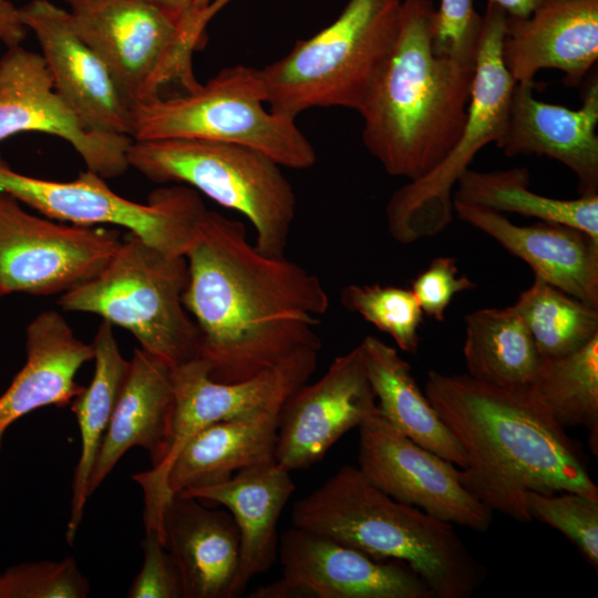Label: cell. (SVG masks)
I'll return each mask as SVG.
<instances>
[{
	"instance_id": "obj_1",
	"label": "cell",
	"mask_w": 598,
	"mask_h": 598,
	"mask_svg": "<svg viewBox=\"0 0 598 598\" xmlns=\"http://www.w3.org/2000/svg\"><path fill=\"white\" fill-rule=\"evenodd\" d=\"M185 257L183 303L214 380L244 381L321 348L315 328L330 303L321 281L283 256L260 252L241 221L206 209Z\"/></svg>"
},
{
	"instance_id": "obj_2",
	"label": "cell",
	"mask_w": 598,
	"mask_h": 598,
	"mask_svg": "<svg viewBox=\"0 0 598 598\" xmlns=\"http://www.w3.org/2000/svg\"><path fill=\"white\" fill-rule=\"evenodd\" d=\"M424 394L465 453L460 483L492 511L530 522L529 491L598 501L584 454L534 385L499 386L431 370Z\"/></svg>"
},
{
	"instance_id": "obj_3",
	"label": "cell",
	"mask_w": 598,
	"mask_h": 598,
	"mask_svg": "<svg viewBox=\"0 0 598 598\" xmlns=\"http://www.w3.org/2000/svg\"><path fill=\"white\" fill-rule=\"evenodd\" d=\"M434 7L402 1L399 31L362 107V140L392 176L414 181L452 150L467 118L475 63L437 55Z\"/></svg>"
},
{
	"instance_id": "obj_4",
	"label": "cell",
	"mask_w": 598,
	"mask_h": 598,
	"mask_svg": "<svg viewBox=\"0 0 598 598\" xmlns=\"http://www.w3.org/2000/svg\"><path fill=\"white\" fill-rule=\"evenodd\" d=\"M291 522L372 557L405 563L434 598H470L486 577L454 525L390 497L354 466L340 467L298 499Z\"/></svg>"
},
{
	"instance_id": "obj_5",
	"label": "cell",
	"mask_w": 598,
	"mask_h": 598,
	"mask_svg": "<svg viewBox=\"0 0 598 598\" xmlns=\"http://www.w3.org/2000/svg\"><path fill=\"white\" fill-rule=\"evenodd\" d=\"M402 0H349L340 16L259 69L269 110L295 118L313 107H362L395 42Z\"/></svg>"
},
{
	"instance_id": "obj_6",
	"label": "cell",
	"mask_w": 598,
	"mask_h": 598,
	"mask_svg": "<svg viewBox=\"0 0 598 598\" xmlns=\"http://www.w3.org/2000/svg\"><path fill=\"white\" fill-rule=\"evenodd\" d=\"M264 103L259 69L225 68L204 84L131 106V137L231 143L258 151L283 167H312L316 151L295 118L266 110Z\"/></svg>"
},
{
	"instance_id": "obj_7",
	"label": "cell",
	"mask_w": 598,
	"mask_h": 598,
	"mask_svg": "<svg viewBox=\"0 0 598 598\" xmlns=\"http://www.w3.org/2000/svg\"><path fill=\"white\" fill-rule=\"evenodd\" d=\"M185 256L167 254L128 231L92 279L60 296L64 311L100 316L141 348L176 367L199 357L200 333L184 307Z\"/></svg>"
},
{
	"instance_id": "obj_8",
	"label": "cell",
	"mask_w": 598,
	"mask_h": 598,
	"mask_svg": "<svg viewBox=\"0 0 598 598\" xmlns=\"http://www.w3.org/2000/svg\"><path fill=\"white\" fill-rule=\"evenodd\" d=\"M130 167L158 184L186 185L243 214L256 230V248L281 257L296 214V195L275 161L223 142L171 138L134 141Z\"/></svg>"
},
{
	"instance_id": "obj_9",
	"label": "cell",
	"mask_w": 598,
	"mask_h": 598,
	"mask_svg": "<svg viewBox=\"0 0 598 598\" xmlns=\"http://www.w3.org/2000/svg\"><path fill=\"white\" fill-rule=\"evenodd\" d=\"M63 1L130 107L162 95L172 83L183 90L198 83L193 54L206 42V27L195 14L177 22L147 0Z\"/></svg>"
},
{
	"instance_id": "obj_10",
	"label": "cell",
	"mask_w": 598,
	"mask_h": 598,
	"mask_svg": "<svg viewBox=\"0 0 598 598\" xmlns=\"http://www.w3.org/2000/svg\"><path fill=\"white\" fill-rule=\"evenodd\" d=\"M507 14L487 1L475 61L467 118L461 136L430 173L396 189L386 208L391 236L411 244L443 231L452 221V188L475 155L504 133L516 82L502 55Z\"/></svg>"
},
{
	"instance_id": "obj_11",
	"label": "cell",
	"mask_w": 598,
	"mask_h": 598,
	"mask_svg": "<svg viewBox=\"0 0 598 598\" xmlns=\"http://www.w3.org/2000/svg\"><path fill=\"white\" fill-rule=\"evenodd\" d=\"M0 189L52 220L122 227L178 256L186 255L207 209L199 193L186 185L159 187L141 204L116 194L92 171L68 182L37 178L14 171L1 155Z\"/></svg>"
},
{
	"instance_id": "obj_12",
	"label": "cell",
	"mask_w": 598,
	"mask_h": 598,
	"mask_svg": "<svg viewBox=\"0 0 598 598\" xmlns=\"http://www.w3.org/2000/svg\"><path fill=\"white\" fill-rule=\"evenodd\" d=\"M319 351L306 348L277 367L239 382L214 380L209 363L202 358L172 368L174 402L164 455L151 470L132 476L144 494L145 527L162 533L163 511L171 498L166 492V474L183 445L213 423L249 416L283 403L310 379Z\"/></svg>"
},
{
	"instance_id": "obj_13",
	"label": "cell",
	"mask_w": 598,
	"mask_h": 598,
	"mask_svg": "<svg viewBox=\"0 0 598 598\" xmlns=\"http://www.w3.org/2000/svg\"><path fill=\"white\" fill-rule=\"evenodd\" d=\"M122 241L116 227L66 225L30 214L0 189V292L52 296L95 277Z\"/></svg>"
},
{
	"instance_id": "obj_14",
	"label": "cell",
	"mask_w": 598,
	"mask_h": 598,
	"mask_svg": "<svg viewBox=\"0 0 598 598\" xmlns=\"http://www.w3.org/2000/svg\"><path fill=\"white\" fill-rule=\"evenodd\" d=\"M358 427V468L371 484L443 522L488 530L493 511L462 486L454 464L405 436L378 408Z\"/></svg>"
},
{
	"instance_id": "obj_15",
	"label": "cell",
	"mask_w": 598,
	"mask_h": 598,
	"mask_svg": "<svg viewBox=\"0 0 598 598\" xmlns=\"http://www.w3.org/2000/svg\"><path fill=\"white\" fill-rule=\"evenodd\" d=\"M23 132L64 140L86 169L105 179L130 167L133 138L87 127L55 90L43 56L20 44L7 48L0 58V143Z\"/></svg>"
},
{
	"instance_id": "obj_16",
	"label": "cell",
	"mask_w": 598,
	"mask_h": 598,
	"mask_svg": "<svg viewBox=\"0 0 598 598\" xmlns=\"http://www.w3.org/2000/svg\"><path fill=\"white\" fill-rule=\"evenodd\" d=\"M377 408L358 344L337 357L318 381L305 383L286 400L278 420L277 463L289 472L312 466Z\"/></svg>"
},
{
	"instance_id": "obj_17",
	"label": "cell",
	"mask_w": 598,
	"mask_h": 598,
	"mask_svg": "<svg viewBox=\"0 0 598 598\" xmlns=\"http://www.w3.org/2000/svg\"><path fill=\"white\" fill-rule=\"evenodd\" d=\"M278 559L281 579L297 598H434L405 563L295 526L279 536Z\"/></svg>"
},
{
	"instance_id": "obj_18",
	"label": "cell",
	"mask_w": 598,
	"mask_h": 598,
	"mask_svg": "<svg viewBox=\"0 0 598 598\" xmlns=\"http://www.w3.org/2000/svg\"><path fill=\"white\" fill-rule=\"evenodd\" d=\"M19 11L37 38L55 90L82 122L92 130L131 136L130 106L69 11L51 0H31Z\"/></svg>"
},
{
	"instance_id": "obj_19",
	"label": "cell",
	"mask_w": 598,
	"mask_h": 598,
	"mask_svg": "<svg viewBox=\"0 0 598 598\" xmlns=\"http://www.w3.org/2000/svg\"><path fill=\"white\" fill-rule=\"evenodd\" d=\"M534 82L516 83L496 146L507 157L535 154L567 166L580 195L598 194V80L591 76L578 110L537 100Z\"/></svg>"
},
{
	"instance_id": "obj_20",
	"label": "cell",
	"mask_w": 598,
	"mask_h": 598,
	"mask_svg": "<svg viewBox=\"0 0 598 598\" xmlns=\"http://www.w3.org/2000/svg\"><path fill=\"white\" fill-rule=\"evenodd\" d=\"M502 55L516 83L555 69L578 86L598 60V0H545L529 17L507 16Z\"/></svg>"
},
{
	"instance_id": "obj_21",
	"label": "cell",
	"mask_w": 598,
	"mask_h": 598,
	"mask_svg": "<svg viewBox=\"0 0 598 598\" xmlns=\"http://www.w3.org/2000/svg\"><path fill=\"white\" fill-rule=\"evenodd\" d=\"M453 207L460 219L524 260L536 278L598 308V241L590 236L561 224L518 226L497 212L460 203Z\"/></svg>"
},
{
	"instance_id": "obj_22",
	"label": "cell",
	"mask_w": 598,
	"mask_h": 598,
	"mask_svg": "<svg viewBox=\"0 0 598 598\" xmlns=\"http://www.w3.org/2000/svg\"><path fill=\"white\" fill-rule=\"evenodd\" d=\"M25 362L0 395V451L8 429L49 405L63 408L83 391L75 380L93 360L91 343L79 339L55 310L37 315L25 328Z\"/></svg>"
},
{
	"instance_id": "obj_23",
	"label": "cell",
	"mask_w": 598,
	"mask_h": 598,
	"mask_svg": "<svg viewBox=\"0 0 598 598\" xmlns=\"http://www.w3.org/2000/svg\"><path fill=\"white\" fill-rule=\"evenodd\" d=\"M295 489L290 472L271 461L240 470L223 483L178 493L225 506L237 525L239 564L229 598L241 596L278 558L277 525Z\"/></svg>"
},
{
	"instance_id": "obj_24",
	"label": "cell",
	"mask_w": 598,
	"mask_h": 598,
	"mask_svg": "<svg viewBox=\"0 0 598 598\" xmlns=\"http://www.w3.org/2000/svg\"><path fill=\"white\" fill-rule=\"evenodd\" d=\"M172 368L142 348L134 349L126 380L91 472L89 497L132 447L146 450L152 466L161 462L173 412Z\"/></svg>"
},
{
	"instance_id": "obj_25",
	"label": "cell",
	"mask_w": 598,
	"mask_h": 598,
	"mask_svg": "<svg viewBox=\"0 0 598 598\" xmlns=\"http://www.w3.org/2000/svg\"><path fill=\"white\" fill-rule=\"evenodd\" d=\"M162 533L181 570L185 598H229L240 538L228 511L175 494L165 504Z\"/></svg>"
},
{
	"instance_id": "obj_26",
	"label": "cell",
	"mask_w": 598,
	"mask_h": 598,
	"mask_svg": "<svg viewBox=\"0 0 598 598\" xmlns=\"http://www.w3.org/2000/svg\"><path fill=\"white\" fill-rule=\"evenodd\" d=\"M283 403L249 416L213 423L194 434L169 465L165 480L168 496L216 485L240 470L276 461Z\"/></svg>"
},
{
	"instance_id": "obj_27",
	"label": "cell",
	"mask_w": 598,
	"mask_h": 598,
	"mask_svg": "<svg viewBox=\"0 0 598 598\" xmlns=\"http://www.w3.org/2000/svg\"><path fill=\"white\" fill-rule=\"evenodd\" d=\"M381 415L416 444L463 468L465 453L440 419L395 348L373 336L360 343Z\"/></svg>"
},
{
	"instance_id": "obj_28",
	"label": "cell",
	"mask_w": 598,
	"mask_h": 598,
	"mask_svg": "<svg viewBox=\"0 0 598 598\" xmlns=\"http://www.w3.org/2000/svg\"><path fill=\"white\" fill-rule=\"evenodd\" d=\"M91 344L94 351L92 380L70 404L81 435V453L74 468L65 532L70 545H73L82 522L91 472L130 369V360L122 355L113 326L106 320L101 321Z\"/></svg>"
},
{
	"instance_id": "obj_29",
	"label": "cell",
	"mask_w": 598,
	"mask_h": 598,
	"mask_svg": "<svg viewBox=\"0 0 598 598\" xmlns=\"http://www.w3.org/2000/svg\"><path fill=\"white\" fill-rule=\"evenodd\" d=\"M463 353L470 377L508 388L534 385L545 360L513 306L467 315Z\"/></svg>"
},
{
	"instance_id": "obj_30",
	"label": "cell",
	"mask_w": 598,
	"mask_h": 598,
	"mask_svg": "<svg viewBox=\"0 0 598 598\" xmlns=\"http://www.w3.org/2000/svg\"><path fill=\"white\" fill-rule=\"evenodd\" d=\"M529 179L524 167L492 172L467 168L455 184L453 203L570 226L598 241V194L575 199L546 197L529 189Z\"/></svg>"
},
{
	"instance_id": "obj_31",
	"label": "cell",
	"mask_w": 598,
	"mask_h": 598,
	"mask_svg": "<svg viewBox=\"0 0 598 598\" xmlns=\"http://www.w3.org/2000/svg\"><path fill=\"white\" fill-rule=\"evenodd\" d=\"M535 390L565 429L585 427L598 452V336L582 348L558 358H545Z\"/></svg>"
},
{
	"instance_id": "obj_32",
	"label": "cell",
	"mask_w": 598,
	"mask_h": 598,
	"mask_svg": "<svg viewBox=\"0 0 598 598\" xmlns=\"http://www.w3.org/2000/svg\"><path fill=\"white\" fill-rule=\"evenodd\" d=\"M513 308L527 327L543 358L569 354L598 336V308H592L536 278Z\"/></svg>"
},
{
	"instance_id": "obj_33",
	"label": "cell",
	"mask_w": 598,
	"mask_h": 598,
	"mask_svg": "<svg viewBox=\"0 0 598 598\" xmlns=\"http://www.w3.org/2000/svg\"><path fill=\"white\" fill-rule=\"evenodd\" d=\"M340 300L346 309L389 334L403 352H417L423 312L411 289L350 285L342 289Z\"/></svg>"
},
{
	"instance_id": "obj_34",
	"label": "cell",
	"mask_w": 598,
	"mask_h": 598,
	"mask_svg": "<svg viewBox=\"0 0 598 598\" xmlns=\"http://www.w3.org/2000/svg\"><path fill=\"white\" fill-rule=\"evenodd\" d=\"M526 508L533 519L559 530L582 557L598 567V501L575 492L526 493Z\"/></svg>"
},
{
	"instance_id": "obj_35",
	"label": "cell",
	"mask_w": 598,
	"mask_h": 598,
	"mask_svg": "<svg viewBox=\"0 0 598 598\" xmlns=\"http://www.w3.org/2000/svg\"><path fill=\"white\" fill-rule=\"evenodd\" d=\"M89 592L73 557L20 563L0 574V598H85Z\"/></svg>"
},
{
	"instance_id": "obj_36",
	"label": "cell",
	"mask_w": 598,
	"mask_h": 598,
	"mask_svg": "<svg viewBox=\"0 0 598 598\" xmlns=\"http://www.w3.org/2000/svg\"><path fill=\"white\" fill-rule=\"evenodd\" d=\"M483 17L474 0H441L432 21V48L435 54L475 63Z\"/></svg>"
},
{
	"instance_id": "obj_37",
	"label": "cell",
	"mask_w": 598,
	"mask_h": 598,
	"mask_svg": "<svg viewBox=\"0 0 598 598\" xmlns=\"http://www.w3.org/2000/svg\"><path fill=\"white\" fill-rule=\"evenodd\" d=\"M143 565L131 584L128 598H185L178 565L159 533L145 527L142 540Z\"/></svg>"
},
{
	"instance_id": "obj_38",
	"label": "cell",
	"mask_w": 598,
	"mask_h": 598,
	"mask_svg": "<svg viewBox=\"0 0 598 598\" xmlns=\"http://www.w3.org/2000/svg\"><path fill=\"white\" fill-rule=\"evenodd\" d=\"M457 272L455 258L441 256L412 280L411 291L423 315L443 321L453 297L476 287L466 276L457 277Z\"/></svg>"
},
{
	"instance_id": "obj_39",
	"label": "cell",
	"mask_w": 598,
	"mask_h": 598,
	"mask_svg": "<svg viewBox=\"0 0 598 598\" xmlns=\"http://www.w3.org/2000/svg\"><path fill=\"white\" fill-rule=\"evenodd\" d=\"M19 8L10 0H0V42L7 48L20 45L27 38Z\"/></svg>"
},
{
	"instance_id": "obj_40",
	"label": "cell",
	"mask_w": 598,
	"mask_h": 598,
	"mask_svg": "<svg viewBox=\"0 0 598 598\" xmlns=\"http://www.w3.org/2000/svg\"><path fill=\"white\" fill-rule=\"evenodd\" d=\"M502 8L508 17H529L545 0H487Z\"/></svg>"
},
{
	"instance_id": "obj_41",
	"label": "cell",
	"mask_w": 598,
	"mask_h": 598,
	"mask_svg": "<svg viewBox=\"0 0 598 598\" xmlns=\"http://www.w3.org/2000/svg\"><path fill=\"white\" fill-rule=\"evenodd\" d=\"M179 22L193 7L194 0H147Z\"/></svg>"
},
{
	"instance_id": "obj_42",
	"label": "cell",
	"mask_w": 598,
	"mask_h": 598,
	"mask_svg": "<svg viewBox=\"0 0 598 598\" xmlns=\"http://www.w3.org/2000/svg\"><path fill=\"white\" fill-rule=\"evenodd\" d=\"M231 0H212L209 4L204 8V12L207 16L209 20L213 19V17L218 13L226 4H228Z\"/></svg>"
},
{
	"instance_id": "obj_43",
	"label": "cell",
	"mask_w": 598,
	"mask_h": 598,
	"mask_svg": "<svg viewBox=\"0 0 598 598\" xmlns=\"http://www.w3.org/2000/svg\"><path fill=\"white\" fill-rule=\"evenodd\" d=\"M212 0H194L192 10H203L206 8Z\"/></svg>"
},
{
	"instance_id": "obj_44",
	"label": "cell",
	"mask_w": 598,
	"mask_h": 598,
	"mask_svg": "<svg viewBox=\"0 0 598 598\" xmlns=\"http://www.w3.org/2000/svg\"><path fill=\"white\" fill-rule=\"evenodd\" d=\"M2 297H3V296H2L1 292H0V300H1Z\"/></svg>"
}]
</instances>
